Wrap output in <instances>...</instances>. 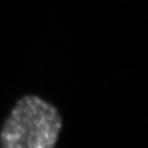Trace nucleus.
<instances>
[{
	"instance_id": "f257e3e1",
	"label": "nucleus",
	"mask_w": 148,
	"mask_h": 148,
	"mask_svg": "<svg viewBox=\"0 0 148 148\" xmlns=\"http://www.w3.org/2000/svg\"><path fill=\"white\" fill-rule=\"evenodd\" d=\"M58 110L36 95L16 102L0 133V148H55L62 130Z\"/></svg>"
}]
</instances>
